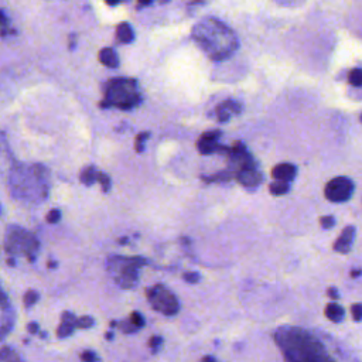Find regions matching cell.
<instances>
[{
  "label": "cell",
  "instance_id": "6da1fadb",
  "mask_svg": "<svg viewBox=\"0 0 362 362\" xmlns=\"http://www.w3.org/2000/svg\"><path fill=\"white\" fill-rule=\"evenodd\" d=\"M192 40L214 61L229 58L239 47L234 30L215 17H206L192 29Z\"/></svg>",
  "mask_w": 362,
  "mask_h": 362
},
{
  "label": "cell",
  "instance_id": "7a4b0ae2",
  "mask_svg": "<svg viewBox=\"0 0 362 362\" xmlns=\"http://www.w3.org/2000/svg\"><path fill=\"white\" fill-rule=\"evenodd\" d=\"M276 344L287 361H327L331 359L324 347L310 334L300 328H280Z\"/></svg>",
  "mask_w": 362,
  "mask_h": 362
},
{
  "label": "cell",
  "instance_id": "3957f363",
  "mask_svg": "<svg viewBox=\"0 0 362 362\" xmlns=\"http://www.w3.org/2000/svg\"><path fill=\"white\" fill-rule=\"evenodd\" d=\"M140 96L136 92L135 79L115 78L108 84L107 99L100 104L102 108L118 107L119 109L129 111L139 105Z\"/></svg>",
  "mask_w": 362,
  "mask_h": 362
},
{
  "label": "cell",
  "instance_id": "277c9868",
  "mask_svg": "<svg viewBox=\"0 0 362 362\" xmlns=\"http://www.w3.org/2000/svg\"><path fill=\"white\" fill-rule=\"evenodd\" d=\"M147 298L151 307L164 316H174L176 313H178L180 305H178L177 297L163 284H156L154 287L149 289Z\"/></svg>",
  "mask_w": 362,
  "mask_h": 362
},
{
  "label": "cell",
  "instance_id": "5b68a950",
  "mask_svg": "<svg viewBox=\"0 0 362 362\" xmlns=\"http://www.w3.org/2000/svg\"><path fill=\"white\" fill-rule=\"evenodd\" d=\"M354 192V183L347 177H335L328 181L324 188L326 198L331 202H344L351 198Z\"/></svg>",
  "mask_w": 362,
  "mask_h": 362
},
{
  "label": "cell",
  "instance_id": "8992f818",
  "mask_svg": "<svg viewBox=\"0 0 362 362\" xmlns=\"http://www.w3.org/2000/svg\"><path fill=\"white\" fill-rule=\"evenodd\" d=\"M125 262L119 269V275L116 276V282L121 284L123 289L133 287L137 282V269L144 265V261L140 257L133 259H123Z\"/></svg>",
  "mask_w": 362,
  "mask_h": 362
},
{
  "label": "cell",
  "instance_id": "52a82bcc",
  "mask_svg": "<svg viewBox=\"0 0 362 362\" xmlns=\"http://www.w3.org/2000/svg\"><path fill=\"white\" fill-rule=\"evenodd\" d=\"M221 130H211V132H205L202 133L201 139L197 142V149L201 154H213L218 151V140L221 137Z\"/></svg>",
  "mask_w": 362,
  "mask_h": 362
},
{
  "label": "cell",
  "instance_id": "ba28073f",
  "mask_svg": "<svg viewBox=\"0 0 362 362\" xmlns=\"http://www.w3.org/2000/svg\"><path fill=\"white\" fill-rule=\"evenodd\" d=\"M235 177L238 183L246 188H256L257 185L263 181V176L261 171L256 167H248V169H241L235 173Z\"/></svg>",
  "mask_w": 362,
  "mask_h": 362
},
{
  "label": "cell",
  "instance_id": "9c48e42d",
  "mask_svg": "<svg viewBox=\"0 0 362 362\" xmlns=\"http://www.w3.org/2000/svg\"><path fill=\"white\" fill-rule=\"evenodd\" d=\"M354 236H355V228L352 225H348L342 232H341L340 238L337 239V242L334 243V250L335 252H340V253H348L351 248H352V243H354Z\"/></svg>",
  "mask_w": 362,
  "mask_h": 362
},
{
  "label": "cell",
  "instance_id": "30bf717a",
  "mask_svg": "<svg viewBox=\"0 0 362 362\" xmlns=\"http://www.w3.org/2000/svg\"><path fill=\"white\" fill-rule=\"evenodd\" d=\"M242 107L235 102V100H225L220 104L217 109H215V115H217V119L220 122H228L234 115H238L241 112Z\"/></svg>",
  "mask_w": 362,
  "mask_h": 362
},
{
  "label": "cell",
  "instance_id": "8fae6325",
  "mask_svg": "<svg viewBox=\"0 0 362 362\" xmlns=\"http://www.w3.org/2000/svg\"><path fill=\"white\" fill-rule=\"evenodd\" d=\"M296 174H297V169H296V166L290 163L277 164L272 171V176L275 180H282V181H287V183L293 181Z\"/></svg>",
  "mask_w": 362,
  "mask_h": 362
},
{
  "label": "cell",
  "instance_id": "7c38bea8",
  "mask_svg": "<svg viewBox=\"0 0 362 362\" xmlns=\"http://www.w3.org/2000/svg\"><path fill=\"white\" fill-rule=\"evenodd\" d=\"M344 314H345L344 308L337 303H330L326 307V316L328 317V320H331L334 323H341L344 319Z\"/></svg>",
  "mask_w": 362,
  "mask_h": 362
},
{
  "label": "cell",
  "instance_id": "4fadbf2b",
  "mask_svg": "<svg viewBox=\"0 0 362 362\" xmlns=\"http://www.w3.org/2000/svg\"><path fill=\"white\" fill-rule=\"evenodd\" d=\"M99 58L104 64L107 65V67H111V68H116L118 64H119V61H118V57H116L115 51L111 50V48H105V50L100 51Z\"/></svg>",
  "mask_w": 362,
  "mask_h": 362
},
{
  "label": "cell",
  "instance_id": "5bb4252c",
  "mask_svg": "<svg viewBox=\"0 0 362 362\" xmlns=\"http://www.w3.org/2000/svg\"><path fill=\"white\" fill-rule=\"evenodd\" d=\"M269 190L273 195H283L286 192H289V190H290V184H289L287 181L276 180V181H273V183L270 184Z\"/></svg>",
  "mask_w": 362,
  "mask_h": 362
},
{
  "label": "cell",
  "instance_id": "9a60e30c",
  "mask_svg": "<svg viewBox=\"0 0 362 362\" xmlns=\"http://www.w3.org/2000/svg\"><path fill=\"white\" fill-rule=\"evenodd\" d=\"M118 38L121 43H130L133 40V31L129 24H121L118 29Z\"/></svg>",
  "mask_w": 362,
  "mask_h": 362
},
{
  "label": "cell",
  "instance_id": "2e32d148",
  "mask_svg": "<svg viewBox=\"0 0 362 362\" xmlns=\"http://www.w3.org/2000/svg\"><path fill=\"white\" fill-rule=\"evenodd\" d=\"M348 82L352 86H362V68H354L348 74Z\"/></svg>",
  "mask_w": 362,
  "mask_h": 362
},
{
  "label": "cell",
  "instance_id": "e0dca14e",
  "mask_svg": "<svg viewBox=\"0 0 362 362\" xmlns=\"http://www.w3.org/2000/svg\"><path fill=\"white\" fill-rule=\"evenodd\" d=\"M96 171L93 167H88L85 170L82 171V174H81V180H82V183L85 185H92L95 181H96Z\"/></svg>",
  "mask_w": 362,
  "mask_h": 362
},
{
  "label": "cell",
  "instance_id": "ac0fdd59",
  "mask_svg": "<svg viewBox=\"0 0 362 362\" xmlns=\"http://www.w3.org/2000/svg\"><path fill=\"white\" fill-rule=\"evenodd\" d=\"M96 180L100 183L104 191L108 192L111 190V178H109L108 174H105V173H98V174H96Z\"/></svg>",
  "mask_w": 362,
  "mask_h": 362
},
{
  "label": "cell",
  "instance_id": "d6986e66",
  "mask_svg": "<svg viewBox=\"0 0 362 362\" xmlns=\"http://www.w3.org/2000/svg\"><path fill=\"white\" fill-rule=\"evenodd\" d=\"M72 330H74V326H72V324L63 323V324L60 326V328L57 330V335L60 338H64V337H68V335L72 333Z\"/></svg>",
  "mask_w": 362,
  "mask_h": 362
},
{
  "label": "cell",
  "instance_id": "ffe728a7",
  "mask_svg": "<svg viewBox=\"0 0 362 362\" xmlns=\"http://www.w3.org/2000/svg\"><path fill=\"white\" fill-rule=\"evenodd\" d=\"M147 139H149V133H140V135L136 137L135 146L137 153H142L143 150H144V142H146Z\"/></svg>",
  "mask_w": 362,
  "mask_h": 362
},
{
  "label": "cell",
  "instance_id": "44dd1931",
  "mask_svg": "<svg viewBox=\"0 0 362 362\" xmlns=\"http://www.w3.org/2000/svg\"><path fill=\"white\" fill-rule=\"evenodd\" d=\"M37 300H38V294H37V291L29 290L27 291V294L24 296V303H26V305H27V307L34 304Z\"/></svg>",
  "mask_w": 362,
  "mask_h": 362
},
{
  "label": "cell",
  "instance_id": "7402d4cb",
  "mask_svg": "<svg viewBox=\"0 0 362 362\" xmlns=\"http://www.w3.org/2000/svg\"><path fill=\"white\" fill-rule=\"evenodd\" d=\"M93 324V320L91 317H81L79 320H77V323H75V326L79 327V328H89V327Z\"/></svg>",
  "mask_w": 362,
  "mask_h": 362
},
{
  "label": "cell",
  "instance_id": "603a6c76",
  "mask_svg": "<svg viewBox=\"0 0 362 362\" xmlns=\"http://www.w3.org/2000/svg\"><path fill=\"white\" fill-rule=\"evenodd\" d=\"M130 321H132L137 328H142V327L144 326V319H143L142 314H139V313H132Z\"/></svg>",
  "mask_w": 362,
  "mask_h": 362
},
{
  "label": "cell",
  "instance_id": "cb8c5ba5",
  "mask_svg": "<svg viewBox=\"0 0 362 362\" xmlns=\"http://www.w3.org/2000/svg\"><path fill=\"white\" fill-rule=\"evenodd\" d=\"M60 218H61V213L58 210H51L47 215V222L48 224H57Z\"/></svg>",
  "mask_w": 362,
  "mask_h": 362
},
{
  "label": "cell",
  "instance_id": "d4e9b609",
  "mask_svg": "<svg viewBox=\"0 0 362 362\" xmlns=\"http://www.w3.org/2000/svg\"><path fill=\"white\" fill-rule=\"evenodd\" d=\"M184 280L185 282H188V283H197L198 282L199 279H201V276H199L198 273H195V272H187V273H184Z\"/></svg>",
  "mask_w": 362,
  "mask_h": 362
},
{
  "label": "cell",
  "instance_id": "484cf974",
  "mask_svg": "<svg viewBox=\"0 0 362 362\" xmlns=\"http://www.w3.org/2000/svg\"><path fill=\"white\" fill-rule=\"evenodd\" d=\"M351 313L355 321H362V304H354L351 307Z\"/></svg>",
  "mask_w": 362,
  "mask_h": 362
},
{
  "label": "cell",
  "instance_id": "4316f807",
  "mask_svg": "<svg viewBox=\"0 0 362 362\" xmlns=\"http://www.w3.org/2000/svg\"><path fill=\"white\" fill-rule=\"evenodd\" d=\"M320 224L323 225V228H326V229H330L331 227H334V224H335V220H334V217H331V215H327V217H323V218L320 220Z\"/></svg>",
  "mask_w": 362,
  "mask_h": 362
},
{
  "label": "cell",
  "instance_id": "83f0119b",
  "mask_svg": "<svg viewBox=\"0 0 362 362\" xmlns=\"http://www.w3.org/2000/svg\"><path fill=\"white\" fill-rule=\"evenodd\" d=\"M12 355H13V351L10 349L9 347H3L2 351H0V361H8V359H12Z\"/></svg>",
  "mask_w": 362,
  "mask_h": 362
},
{
  "label": "cell",
  "instance_id": "f1b7e54d",
  "mask_svg": "<svg viewBox=\"0 0 362 362\" xmlns=\"http://www.w3.org/2000/svg\"><path fill=\"white\" fill-rule=\"evenodd\" d=\"M162 342H163V341H162V338H160V337H151V338H150L149 345H150V348L153 349V352H156L157 349H159V347L162 345Z\"/></svg>",
  "mask_w": 362,
  "mask_h": 362
},
{
  "label": "cell",
  "instance_id": "f546056e",
  "mask_svg": "<svg viewBox=\"0 0 362 362\" xmlns=\"http://www.w3.org/2000/svg\"><path fill=\"white\" fill-rule=\"evenodd\" d=\"M121 327H122V330H123V331H125L126 334L135 333L136 330H137V327H136L135 324L132 323V321H130V323H122Z\"/></svg>",
  "mask_w": 362,
  "mask_h": 362
},
{
  "label": "cell",
  "instance_id": "4dcf8cb0",
  "mask_svg": "<svg viewBox=\"0 0 362 362\" xmlns=\"http://www.w3.org/2000/svg\"><path fill=\"white\" fill-rule=\"evenodd\" d=\"M63 323H68V324L75 326L77 319L74 317V314H72V313H64V314H63Z\"/></svg>",
  "mask_w": 362,
  "mask_h": 362
},
{
  "label": "cell",
  "instance_id": "1f68e13d",
  "mask_svg": "<svg viewBox=\"0 0 362 362\" xmlns=\"http://www.w3.org/2000/svg\"><path fill=\"white\" fill-rule=\"evenodd\" d=\"M81 359H82V361H96L98 358H96V356H95V355H93L92 352L89 351V352H85V354L81 355Z\"/></svg>",
  "mask_w": 362,
  "mask_h": 362
},
{
  "label": "cell",
  "instance_id": "d6a6232c",
  "mask_svg": "<svg viewBox=\"0 0 362 362\" xmlns=\"http://www.w3.org/2000/svg\"><path fill=\"white\" fill-rule=\"evenodd\" d=\"M328 296H330L331 298H335V300L340 297V294H338V290H337L335 287H330V289H328Z\"/></svg>",
  "mask_w": 362,
  "mask_h": 362
},
{
  "label": "cell",
  "instance_id": "836d02e7",
  "mask_svg": "<svg viewBox=\"0 0 362 362\" xmlns=\"http://www.w3.org/2000/svg\"><path fill=\"white\" fill-rule=\"evenodd\" d=\"M37 330H38V326H37L36 323H31V324H29V331L31 334L33 333H37Z\"/></svg>",
  "mask_w": 362,
  "mask_h": 362
},
{
  "label": "cell",
  "instance_id": "e575fe53",
  "mask_svg": "<svg viewBox=\"0 0 362 362\" xmlns=\"http://www.w3.org/2000/svg\"><path fill=\"white\" fill-rule=\"evenodd\" d=\"M361 275V270H352V273H351V276L352 277H356Z\"/></svg>",
  "mask_w": 362,
  "mask_h": 362
},
{
  "label": "cell",
  "instance_id": "d590c367",
  "mask_svg": "<svg viewBox=\"0 0 362 362\" xmlns=\"http://www.w3.org/2000/svg\"><path fill=\"white\" fill-rule=\"evenodd\" d=\"M202 361H211V362H214V361H215V358H214V356H204V358H202Z\"/></svg>",
  "mask_w": 362,
  "mask_h": 362
},
{
  "label": "cell",
  "instance_id": "8d00e7d4",
  "mask_svg": "<svg viewBox=\"0 0 362 362\" xmlns=\"http://www.w3.org/2000/svg\"><path fill=\"white\" fill-rule=\"evenodd\" d=\"M139 2H140L142 5H150V3H151V0H139Z\"/></svg>",
  "mask_w": 362,
  "mask_h": 362
},
{
  "label": "cell",
  "instance_id": "74e56055",
  "mask_svg": "<svg viewBox=\"0 0 362 362\" xmlns=\"http://www.w3.org/2000/svg\"><path fill=\"white\" fill-rule=\"evenodd\" d=\"M107 338L108 340H112V338H114V334H111V333L107 334Z\"/></svg>",
  "mask_w": 362,
  "mask_h": 362
},
{
  "label": "cell",
  "instance_id": "f35d334b",
  "mask_svg": "<svg viewBox=\"0 0 362 362\" xmlns=\"http://www.w3.org/2000/svg\"><path fill=\"white\" fill-rule=\"evenodd\" d=\"M162 2H167V0H162Z\"/></svg>",
  "mask_w": 362,
  "mask_h": 362
},
{
  "label": "cell",
  "instance_id": "ab89813d",
  "mask_svg": "<svg viewBox=\"0 0 362 362\" xmlns=\"http://www.w3.org/2000/svg\"><path fill=\"white\" fill-rule=\"evenodd\" d=\"M361 121H362V116H361Z\"/></svg>",
  "mask_w": 362,
  "mask_h": 362
}]
</instances>
